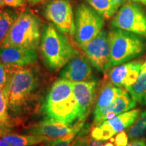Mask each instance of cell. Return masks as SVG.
I'll use <instances>...</instances> for the list:
<instances>
[{
    "instance_id": "35",
    "label": "cell",
    "mask_w": 146,
    "mask_h": 146,
    "mask_svg": "<svg viewBox=\"0 0 146 146\" xmlns=\"http://www.w3.org/2000/svg\"><path fill=\"white\" fill-rule=\"evenodd\" d=\"M141 72H146V60H145V62H144L143 64H142V66H141Z\"/></svg>"
},
{
    "instance_id": "12",
    "label": "cell",
    "mask_w": 146,
    "mask_h": 146,
    "mask_svg": "<svg viewBox=\"0 0 146 146\" xmlns=\"http://www.w3.org/2000/svg\"><path fill=\"white\" fill-rule=\"evenodd\" d=\"M142 64L139 61H132L114 66L108 71L109 81L115 86L128 90L137 80Z\"/></svg>"
},
{
    "instance_id": "28",
    "label": "cell",
    "mask_w": 146,
    "mask_h": 146,
    "mask_svg": "<svg viewBox=\"0 0 146 146\" xmlns=\"http://www.w3.org/2000/svg\"><path fill=\"white\" fill-rule=\"evenodd\" d=\"M90 139L91 138L87 136L80 137L74 140V144H75V146H88Z\"/></svg>"
},
{
    "instance_id": "8",
    "label": "cell",
    "mask_w": 146,
    "mask_h": 146,
    "mask_svg": "<svg viewBox=\"0 0 146 146\" xmlns=\"http://www.w3.org/2000/svg\"><path fill=\"white\" fill-rule=\"evenodd\" d=\"M44 14L60 31L71 36L75 35V21L70 0H52L45 6Z\"/></svg>"
},
{
    "instance_id": "6",
    "label": "cell",
    "mask_w": 146,
    "mask_h": 146,
    "mask_svg": "<svg viewBox=\"0 0 146 146\" xmlns=\"http://www.w3.org/2000/svg\"><path fill=\"white\" fill-rule=\"evenodd\" d=\"M104 25V18L96 10L81 3L76 10L75 39L83 47L101 32Z\"/></svg>"
},
{
    "instance_id": "15",
    "label": "cell",
    "mask_w": 146,
    "mask_h": 146,
    "mask_svg": "<svg viewBox=\"0 0 146 146\" xmlns=\"http://www.w3.org/2000/svg\"><path fill=\"white\" fill-rule=\"evenodd\" d=\"M38 60L35 50L18 47H0V61L3 64L25 67L34 64Z\"/></svg>"
},
{
    "instance_id": "25",
    "label": "cell",
    "mask_w": 146,
    "mask_h": 146,
    "mask_svg": "<svg viewBox=\"0 0 146 146\" xmlns=\"http://www.w3.org/2000/svg\"><path fill=\"white\" fill-rule=\"evenodd\" d=\"M111 142H113L115 146H127L129 141V136L125 131H121L117 133L114 138L110 139Z\"/></svg>"
},
{
    "instance_id": "22",
    "label": "cell",
    "mask_w": 146,
    "mask_h": 146,
    "mask_svg": "<svg viewBox=\"0 0 146 146\" xmlns=\"http://www.w3.org/2000/svg\"><path fill=\"white\" fill-rule=\"evenodd\" d=\"M86 1L104 18L109 19L116 13L110 0H86Z\"/></svg>"
},
{
    "instance_id": "11",
    "label": "cell",
    "mask_w": 146,
    "mask_h": 146,
    "mask_svg": "<svg viewBox=\"0 0 146 146\" xmlns=\"http://www.w3.org/2000/svg\"><path fill=\"white\" fill-rule=\"evenodd\" d=\"M60 76L72 83L96 79L90 61L86 56L78 53L64 67Z\"/></svg>"
},
{
    "instance_id": "21",
    "label": "cell",
    "mask_w": 146,
    "mask_h": 146,
    "mask_svg": "<svg viewBox=\"0 0 146 146\" xmlns=\"http://www.w3.org/2000/svg\"><path fill=\"white\" fill-rule=\"evenodd\" d=\"M16 121L9 112L5 96H0V129L11 131V129L15 127Z\"/></svg>"
},
{
    "instance_id": "18",
    "label": "cell",
    "mask_w": 146,
    "mask_h": 146,
    "mask_svg": "<svg viewBox=\"0 0 146 146\" xmlns=\"http://www.w3.org/2000/svg\"><path fill=\"white\" fill-rule=\"evenodd\" d=\"M0 138L12 146H33L45 143L52 139L36 135H20L0 129Z\"/></svg>"
},
{
    "instance_id": "24",
    "label": "cell",
    "mask_w": 146,
    "mask_h": 146,
    "mask_svg": "<svg viewBox=\"0 0 146 146\" xmlns=\"http://www.w3.org/2000/svg\"><path fill=\"white\" fill-rule=\"evenodd\" d=\"M79 132H74L66 135L45 141L42 146H75L74 139Z\"/></svg>"
},
{
    "instance_id": "10",
    "label": "cell",
    "mask_w": 146,
    "mask_h": 146,
    "mask_svg": "<svg viewBox=\"0 0 146 146\" xmlns=\"http://www.w3.org/2000/svg\"><path fill=\"white\" fill-rule=\"evenodd\" d=\"M139 109L122 113L112 119L94 126L91 131V137L98 141H106L118 133L125 131L135 122L139 115Z\"/></svg>"
},
{
    "instance_id": "38",
    "label": "cell",
    "mask_w": 146,
    "mask_h": 146,
    "mask_svg": "<svg viewBox=\"0 0 146 146\" xmlns=\"http://www.w3.org/2000/svg\"><path fill=\"white\" fill-rule=\"evenodd\" d=\"M2 95H4V89L0 87V96H2Z\"/></svg>"
},
{
    "instance_id": "36",
    "label": "cell",
    "mask_w": 146,
    "mask_h": 146,
    "mask_svg": "<svg viewBox=\"0 0 146 146\" xmlns=\"http://www.w3.org/2000/svg\"><path fill=\"white\" fill-rule=\"evenodd\" d=\"M5 6H6V5L5 4L4 1L3 0H0V9H2Z\"/></svg>"
},
{
    "instance_id": "30",
    "label": "cell",
    "mask_w": 146,
    "mask_h": 146,
    "mask_svg": "<svg viewBox=\"0 0 146 146\" xmlns=\"http://www.w3.org/2000/svg\"><path fill=\"white\" fill-rule=\"evenodd\" d=\"M125 1L126 0H110L111 3H112L116 12H117L118 8L125 2Z\"/></svg>"
},
{
    "instance_id": "32",
    "label": "cell",
    "mask_w": 146,
    "mask_h": 146,
    "mask_svg": "<svg viewBox=\"0 0 146 146\" xmlns=\"http://www.w3.org/2000/svg\"><path fill=\"white\" fill-rule=\"evenodd\" d=\"M27 1H28L31 5H35L41 2V1H43V0H27Z\"/></svg>"
},
{
    "instance_id": "9",
    "label": "cell",
    "mask_w": 146,
    "mask_h": 146,
    "mask_svg": "<svg viewBox=\"0 0 146 146\" xmlns=\"http://www.w3.org/2000/svg\"><path fill=\"white\" fill-rule=\"evenodd\" d=\"M81 49L91 64L100 72L106 73L112 67L109 35L106 31L102 30Z\"/></svg>"
},
{
    "instance_id": "27",
    "label": "cell",
    "mask_w": 146,
    "mask_h": 146,
    "mask_svg": "<svg viewBox=\"0 0 146 146\" xmlns=\"http://www.w3.org/2000/svg\"><path fill=\"white\" fill-rule=\"evenodd\" d=\"M6 6L11 8H21L26 5L27 0H3Z\"/></svg>"
},
{
    "instance_id": "26",
    "label": "cell",
    "mask_w": 146,
    "mask_h": 146,
    "mask_svg": "<svg viewBox=\"0 0 146 146\" xmlns=\"http://www.w3.org/2000/svg\"><path fill=\"white\" fill-rule=\"evenodd\" d=\"M9 77V69L8 65L0 61V87L4 89Z\"/></svg>"
},
{
    "instance_id": "23",
    "label": "cell",
    "mask_w": 146,
    "mask_h": 146,
    "mask_svg": "<svg viewBox=\"0 0 146 146\" xmlns=\"http://www.w3.org/2000/svg\"><path fill=\"white\" fill-rule=\"evenodd\" d=\"M127 135L131 139H136L146 135V111L141 113L128 130Z\"/></svg>"
},
{
    "instance_id": "3",
    "label": "cell",
    "mask_w": 146,
    "mask_h": 146,
    "mask_svg": "<svg viewBox=\"0 0 146 146\" xmlns=\"http://www.w3.org/2000/svg\"><path fill=\"white\" fill-rule=\"evenodd\" d=\"M40 49L45 64L53 71L64 68L78 54L64 33L52 24H48L43 30Z\"/></svg>"
},
{
    "instance_id": "5",
    "label": "cell",
    "mask_w": 146,
    "mask_h": 146,
    "mask_svg": "<svg viewBox=\"0 0 146 146\" xmlns=\"http://www.w3.org/2000/svg\"><path fill=\"white\" fill-rule=\"evenodd\" d=\"M108 35L112 66L128 62L139 56L146 50V41L138 35L113 28Z\"/></svg>"
},
{
    "instance_id": "37",
    "label": "cell",
    "mask_w": 146,
    "mask_h": 146,
    "mask_svg": "<svg viewBox=\"0 0 146 146\" xmlns=\"http://www.w3.org/2000/svg\"><path fill=\"white\" fill-rule=\"evenodd\" d=\"M104 146H115L114 144L112 143V142H108V143H104Z\"/></svg>"
},
{
    "instance_id": "4",
    "label": "cell",
    "mask_w": 146,
    "mask_h": 146,
    "mask_svg": "<svg viewBox=\"0 0 146 146\" xmlns=\"http://www.w3.org/2000/svg\"><path fill=\"white\" fill-rule=\"evenodd\" d=\"M41 35V21L33 13L26 10L19 14L0 47L36 50L40 44Z\"/></svg>"
},
{
    "instance_id": "29",
    "label": "cell",
    "mask_w": 146,
    "mask_h": 146,
    "mask_svg": "<svg viewBox=\"0 0 146 146\" xmlns=\"http://www.w3.org/2000/svg\"><path fill=\"white\" fill-rule=\"evenodd\" d=\"M127 146H146V141L144 139H136L128 143Z\"/></svg>"
},
{
    "instance_id": "13",
    "label": "cell",
    "mask_w": 146,
    "mask_h": 146,
    "mask_svg": "<svg viewBox=\"0 0 146 146\" xmlns=\"http://www.w3.org/2000/svg\"><path fill=\"white\" fill-rule=\"evenodd\" d=\"M98 84L96 79L73 83V91L79 110V122L84 121L89 114L95 102Z\"/></svg>"
},
{
    "instance_id": "14",
    "label": "cell",
    "mask_w": 146,
    "mask_h": 146,
    "mask_svg": "<svg viewBox=\"0 0 146 146\" xmlns=\"http://www.w3.org/2000/svg\"><path fill=\"white\" fill-rule=\"evenodd\" d=\"M84 121L77 122L73 126L45 119L40 122L27 131V134L45 136L50 139H56L65 136L74 132H80L83 129Z\"/></svg>"
},
{
    "instance_id": "1",
    "label": "cell",
    "mask_w": 146,
    "mask_h": 146,
    "mask_svg": "<svg viewBox=\"0 0 146 146\" xmlns=\"http://www.w3.org/2000/svg\"><path fill=\"white\" fill-rule=\"evenodd\" d=\"M8 66L9 77L4 87V96L11 116L16 118L31 110L36 98L39 78L27 66Z\"/></svg>"
},
{
    "instance_id": "33",
    "label": "cell",
    "mask_w": 146,
    "mask_h": 146,
    "mask_svg": "<svg viewBox=\"0 0 146 146\" xmlns=\"http://www.w3.org/2000/svg\"><path fill=\"white\" fill-rule=\"evenodd\" d=\"M0 146H12L10 145L8 143H7L6 141L2 139L1 138H0Z\"/></svg>"
},
{
    "instance_id": "31",
    "label": "cell",
    "mask_w": 146,
    "mask_h": 146,
    "mask_svg": "<svg viewBox=\"0 0 146 146\" xmlns=\"http://www.w3.org/2000/svg\"><path fill=\"white\" fill-rule=\"evenodd\" d=\"M104 143H103L102 141H98L95 140L94 139H89L88 146H104Z\"/></svg>"
},
{
    "instance_id": "20",
    "label": "cell",
    "mask_w": 146,
    "mask_h": 146,
    "mask_svg": "<svg viewBox=\"0 0 146 146\" xmlns=\"http://www.w3.org/2000/svg\"><path fill=\"white\" fill-rule=\"evenodd\" d=\"M20 14L12 9H0V45Z\"/></svg>"
},
{
    "instance_id": "19",
    "label": "cell",
    "mask_w": 146,
    "mask_h": 146,
    "mask_svg": "<svg viewBox=\"0 0 146 146\" xmlns=\"http://www.w3.org/2000/svg\"><path fill=\"white\" fill-rule=\"evenodd\" d=\"M127 91L136 103L146 106V72L141 71L137 81Z\"/></svg>"
},
{
    "instance_id": "16",
    "label": "cell",
    "mask_w": 146,
    "mask_h": 146,
    "mask_svg": "<svg viewBox=\"0 0 146 146\" xmlns=\"http://www.w3.org/2000/svg\"><path fill=\"white\" fill-rule=\"evenodd\" d=\"M136 102L129 96L127 89H124L118 98L114 100L100 114L99 118L94 121V126L100 125L104 121L112 119L122 113L134 108Z\"/></svg>"
},
{
    "instance_id": "34",
    "label": "cell",
    "mask_w": 146,
    "mask_h": 146,
    "mask_svg": "<svg viewBox=\"0 0 146 146\" xmlns=\"http://www.w3.org/2000/svg\"><path fill=\"white\" fill-rule=\"evenodd\" d=\"M129 1L135 3H141L142 4L146 5V0H129Z\"/></svg>"
},
{
    "instance_id": "2",
    "label": "cell",
    "mask_w": 146,
    "mask_h": 146,
    "mask_svg": "<svg viewBox=\"0 0 146 146\" xmlns=\"http://www.w3.org/2000/svg\"><path fill=\"white\" fill-rule=\"evenodd\" d=\"M43 111L46 119L73 126L78 121L79 110L74 91L73 83L60 78L54 83L43 103Z\"/></svg>"
},
{
    "instance_id": "7",
    "label": "cell",
    "mask_w": 146,
    "mask_h": 146,
    "mask_svg": "<svg viewBox=\"0 0 146 146\" xmlns=\"http://www.w3.org/2000/svg\"><path fill=\"white\" fill-rule=\"evenodd\" d=\"M114 28L146 37V12L137 3L123 5L111 21Z\"/></svg>"
},
{
    "instance_id": "17",
    "label": "cell",
    "mask_w": 146,
    "mask_h": 146,
    "mask_svg": "<svg viewBox=\"0 0 146 146\" xmlns=\"http://www.w3.org/2000/svg\"><path fill=\"white\" fill-rule=\"evenodd\" d=\"M124 89L115 86L108 81L106 82L98 96L94 112V121L99 118L104 110L122 94Z\"/></svg>"
}]
</instances>
